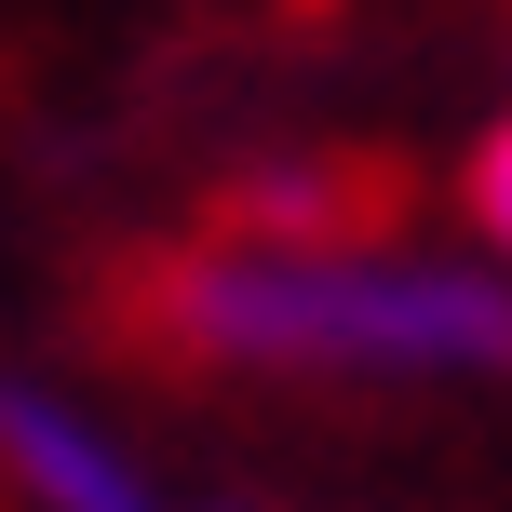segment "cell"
<instances>
[{"instance_id":"6da1fadb","label":"cell","mask_w":512,"mask_h":512,"mask_svg":"<svg viewBox=\"0 0 512 512\" xmlns=\"http://www.w3.org/2000/svg\"><path fill=\"white\" fill-rule=\"evenodd\" d=\"M122 337L189 378H512V283L391 230H230L162 243L122 283Z\"/></svg>"},{"instance_id":"7a4b0ae2","label":"cell","mask_w":512,"mask_h":512,"mask_svg":"<svg viewBox=\"0 0 512 512\" xmlns=\"http://www.w3.org/2000/svg\"><path fill=\"white\" fill-rule=\"evenodd\" d=\"M0 472H14L27 512H176L122 459V432H95V418H81L68 391H41V378H0Z\"/></svg>"},{"instance_id":"3957f363","label":"cell","mask_w":512,"mask_h":512,"mask_svg":"<svg viewBox=\"0 0 512 512\" xmlns=\"http://www.w3.org/2000/svg\"><path fill=\"white\" fill-rule=\"evenodd\" d=\"M472 216H486V243L512 256V122L486 135V149H472Z\"/></svg>"}]
</instances>
